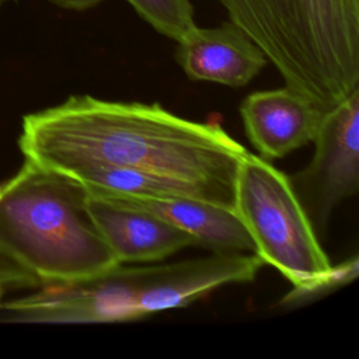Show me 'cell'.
<instances>
[{
    "instance_id": "5bb4252c",
    "label": "cell",
    "mask_w": 359,
    "mask_h": 359,
    "mask_svg": "<svg viewBox=\"0 0 359 359\" xmlns=\"http://www.w3.org/2000/svg\"><path fill=\"white\" fill-rule=\"evenodd\" d=\"M57 7L74 10V11H86L90 8H94L95 6L104 3L105 0H46Z\"/></svg>"
},
{
    "instance_id": "ba28073f",
    "label": "cell",
    "mask_w": 359,
    "mask_h": 359,
    "mask_svg": "<svg viewBox=\"0 0 359 359\" xmlns=\"http://www.w3.org/2000/svg\"><path fill=\"white\" fill-rule=\"evenodd\" d=\"M175 60L191 80L229 87L248 84L268 62L258 45L230 20L217 27L192 28L178 41Z\"/></svg>"
},
{
    "instance_id": "8992f818",
    "label": "cell",
    "mask_w": 359,
    "mask_h": 359,
    "mask_svg": "<svg viewBox=\"0 0 359 359\" xmlns=\"http://www.w3.org/2000/svg\"><path fill=\"white\" fill-rule=\"evenodd\" d=\"M310 164L289 178L316 234L359 189V90L323 115Z\"/></svg>"
},
{
    "instance_id": "3957f363",
    "label": "cell",
    "mask_w": 359,
    "mask_h": 359,
    "mask_svg": "<svg viewBox=\"0 0 359 359\" xmlns=\"http://www.w3.org/2000/svg\"><path fill=\"white\" fill-rule=\"evenodd\" d=\"M285 86L323 114L359 90V0H219Z\"/></svg>"
},
{
    "instance_id": "2e32d148",
    "label": "cell",
    "mask_w": 359,
    "mask_h": 359,
    "mask_svg": "<svg viewBox=\"0 0 359 359\" xmlns=\"http://www.w3.org/2000/svg\"><path fill=\"white\" fill-rule=\"evenodd\" d=\"M7 1H8V0H0V8H1Z\"/></svg>"
},
{
    "instance_id": "6da1fadb",
    "label": "cell",
    "mask_w": 359,
    "mask_h": 359,
    "mask_svg": "<svg viewBox=\"0 0 359 359\" xmlns=\"http://www.w3.org/2000/svg\"><path fill=\"white\" fill-rule=\"evenodd\" d=\"M25 160L73 175L121 168L165 178L198 199L234 209L247 150L217 123L180 118L158 104L72 95L22 119Z\"/></svg>"
},
{
    "instance_id": "9a60e30c",
    "label": "cell",
    "mask_w": 359,
    "mask_h": 359,
    "mask_svg": "<svg viewBox=\"0 0 359 359\" xmlns=\"http://www.w3.org/2000/svg\"><path fill=\"white\" fill-rule=\"evenodd\" d=\"M6 289H7V287H6V286H4V285H1V283H0V306H1V300H3V294H4V292H6Z\"/></svg>"
},
{
    "instance_id": "30bf717a",
    "label": "cell",
    "mask_w": 359,
    "mask_h": 359,
    "mask_svg": "<svg viewBox=\"0 0 359 359\" xmlns=\"http://www.w3.org/2000/svg\"><path fill=\"white\" fill-rule=\"evenodd\" d=\"M109 196L119 198L160 216L185 231L192 238L194 245L212 250L213 252L255 254V244L236 209L188 195L167 198Z\"/></svg>"
},
{
    "instance_id": "8fae6325",
    "label": "cell",
    "mask_w": 359,
    "mask_h": 359,
    "mask_svg": "<svg viewBox=\"0 0 359 359\" xmlns=\"http://www.w3.org/2000/svg\"><path fill=\"white\" fill-rule=\"evenodd\" d=\"M133 10L161 35L180 41L196 27L189 0H126Z\"/></svg>"
},
{
    "instance_id": "52a82bcc",
    "label": "cell",
    "mask_w": 359,
    "mask_h": 359,
    "mask_svg": "<svg viewBox=\"0 0 359 359\" xmlns=\"http://www.w3.org/2000/svg\"><path fill=\"white\" fill-rule=\"evenodd\" d=\"M88 210L118 264L163 261L194 245L185 231L119 198L90 194Z\"/></svg>"
},
{
    "instance_id": "4fadbf2b",
    "label": "cell",
    "mask_w": 359,
    "mask_h": 359,
    "mask_svg": "<svg viewBox=\"0 0 359 359\" xmlns=\"http://www.w3.org/2000/svg\"><path fill=\"white\" fill-rule=\"evenodd\" d=\"M0 283L6 287H38L41 282L35 275L0 250Z\"/></svg>"
},
{
    "instance_id": "7a4b0ae2",
    "label": "cell",
    "mask_w": 359,
    "mask_h": 359,
    "mask_svg": "<svg viewBox=\"0 0 359 359\" xmlns=\"http://www.w3.org/2000/svg\"><path fill=\"white\" fill-rule=\"evenodd\" d=\"M262 265L257 254L243 252L149 266L119 264L90 279L42 285L3 307L11 320L24 323L132 321L188 306L223 285L251 282Z\"/></svg>"
},
{
    "instance_id": "277c9868",
    "label": "cell",
    "mask_w": 359,
    "mask_h": 359,
    "mask_svg": "<svg viewBox=\"0 0 359 359\" xmlns=\"http://www.w3.org/2000/svg\"><path fill=\"white\" fill-rule=\"evenodd\" d=\"M76 178L25 160L0 185V250L42 285L90 279L119 265Z\"/></svg>"
},
{
    "instance_id": "7c38bea8",
    "label": "cell",
    "mask_w": 359,
    "mask_h": 359,
    "mask_svg": "<svg viewBox=\"0 0 359 359\" xmlns=\"http://www.w3.org/2000/svg\"><path fill=\"white\" fill-rule=\"evenodd\" d=\"M359 272V259L358 255L341 262L338 266H334L330 276L325 279L306 286V287H293L282 300L280 306L286 309H296L303 304H309L317 299L324 297L332 290L339 289L341 286L356 279Z\"/></svg>"
},
{
    "instance_id": "9c48e42d",
    "label": "cell",
    "mask_w": 359,
    "mask_h": 359,
    "mask_svg": "<svg viewBox=\"0 0 359 359\" xmlns=\"http://www.w3.org/2000/svg\"><path fill=\"white\" fill-rule=\"evenodd\" d=\"M240 114L250 142L268 161L313 142L324 115L286 86L250 94Z\"/></svg>"
},
{
    "instance_id": "5b68a950",
    "label": "cell",
    "mask_w": 359,
    "mask_h": 359,
    "mask_svg": "<svg viewBox=\"0 0 359 359\" xmlns=\"http://www.w3.org/2000/svg\"><path fill=\"white\" fill-rule=\"evenodd\" d=\"M234 209L255 244V254L293 287H306L331 275L334 266L289 178L248 150L236 177Z\"/></svg>"
}]
</instances>
